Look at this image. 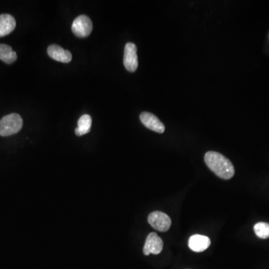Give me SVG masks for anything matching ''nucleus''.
Masks as SVG:
<instances>
[{"mask_svg":"<svg viewBox=\"0 0 269 269\" xmlns=\"http://www.w3.org/2000/svg\"><path fill=\"white\" fill-rule=\"evenodd\" d=\"M22 127L21 115L13 113L6 115L0 121V136H9L18 133Z\"/></svg>","mask_w":269,"mask_h":269,"instance_id":"obj_2","label":"nucleus"},{"mask_svg":"<svg viewBox=\"0 0 269 269\" xmlns=\"http://www.w3.org/2000/svg\"><path fill=\"white\" fill-rule=\"evenodd\" d=\"M148 222L152 228L160 232H166L170 229L171 220L167 214L163 212H151L148 216Z\"/></svg>","mask_w":269,"mask_h":269,"instance_id":"obj_4","label":"nucleus"},{"mask_svg":"<svg viewBox=\"0 0 269 269\" xmlns=\"http://www.w3.org/2000/svg\"><path fill=\"white\" fill-rule=\"evenodd\" d=\"M211 241L209 237L203 235L196 234L190 237L188 247L194 252H203L210 246Z\"/></svg>","mask_w":269,"mask_h":269,"instance_id":"obj_9","label":"nucleus"},{"mask_svg":"<svg viewBox=\"0 0 269 269\" xmlns=\"http://www.w3.org/2000/svg\"><path fill=\"white\" fill-rule=\"evenodd\" d=\"M48 55L50 58L59 62L69 63L72 60V54L68 50H64L59 45H50L48 47Z\"/></svg>","mask_w":269,"mask_h":269,"instance_id":"obj_8","label":"nucleus"},{"mask_svg":"<svg viewBox=\"0 0 269 269\" xmlns=\"http://www.w3.org/2000/svg\"><path fill=\"white\" fill-rule=\"evenodd\" d=\"M140 120L142 123L150 130L158 133H163L166 130L165 125L162 123V121L156 115L150 112H142L140 115Z\"/></svg>","mask_w":269,"mask_h":269,"instance_id":"obj_7","label":"nucleus"},{"mask_svg":"<svg viewBox=\"0 0 269 269\" xmlns=\"http://www.w3.org/2000/svg\"><path fill=\"white\" fill-rule=\"evenodd\" d=\"M255 234L260 239H268L269 238V224L266 222H259L254 225Z\"/></svg>","mask_w":269,"mask_h":269,"instance_id":"obj_13","label":"nucleus"},{"mask_svg":"<svg viewBox=\"0 0 269 269\" xmlns=\"http://www.w3.org/2000/svg\"><path fill=\"white\" fill-rule=\"evenodd\" d=\"M91 124L92 119L90 115H83L78 121V127L75 129L76 135L82 136L88 133L91 130Z\"/></svg>","mask_w":269,"mask_h":269,"instance_id":"obj_12","label":"nucleus"},{"mask_svg":"<svg viewBox=\"0 0 269 269\" xmlns=\"http://www.w3.org/2000/svg\"><path fill=\"white\" fill-rule=\"evenodd\" d=\"M18 59L17 53L11 46L6 44H0V60L6 64H12Z\"/></svg>","mask_w":269,"mask_h":269,"instance_id":"obj_11","label":"nucleus"},{"mask_svg":"<svg viewBox=\"0 0 269 269\" xmlns=\"http://www.w3.org/2000/svg\"><path fill=\"white\" fill-rule=\"evenodd\" d=\"M124 64L129 72H135L139 66L137 47L133 43H127L124 48Z\"/></svg>","mask_w":269,"mask_h":269,"instance_id":"obj_5","label":"nucleus"},{"mask_svg":"<svg viewBox=\"0 0 269 269\" xmlns=\"http://www.w3.org/2000/svg\"><path fill=\"white\" fill-rule=\"evenodd\" d=\"M92 29L91 20L86 15L77 17L72 24V31L78 38H86L91 33Z\"/></svg>","mask_w":269,"mask_h":269,"instance_id":"obj_3","label":"nucleus"},{"mask_svg":"<svg viewBox=\"0 0 269 269\" xmlns=\"http://www.w3.org/2000/svg\"><path fill=\"white\" fill-rule=\"evenodd\" d=\"M163 248V242L161 238L156 233H151L146 237L143 252L146 256H148L150 253L156 255L161 253Z\"/></svg>","mask_w":269,"mask_h":269,"instance_id":"obj_6","label":"nucleus"},{"mask_svg":"<svg viewBox=\"0 0 269 269\" xmlns=\"http://www.w3.org/2000/svg\"><path fill=\"white\" fill-rule=\"evenodd\" d=\"M16 27V21L13 16L7 14L0 15V38L9 35Z\"/></svg>","mask_w":269,"mask_h":269,"instance_id":"obj_10","label":"nucleus"},{"mask_svg":"<svg viewBox=\"0 0 269 269\" xmlns=\"http://www.w3.org/2000/svg\"><path fill=\"white\" fill-rule=\"evenodd\" d=\"M206 164L218 177L229 180L234 176L233 165L223 155L218 152H207L204 156Z\"/></svg>","mask_w":269,"mask_h":269,"instance_id":"obj_1","label":"nucleus"}]
</instances>
